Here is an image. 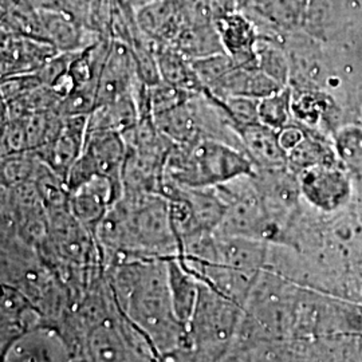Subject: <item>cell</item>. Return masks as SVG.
Listing matches in <instances>:
<instances>
[{"label":"cell","mask_w":362,"mask_h":362,"mask_svg":"<svg viewBox=\"0 0 362 362\" xmlns=\"http://www.w3.org/2000/svg\"><path fill=\"white\" fill-rule=\"evenodd\" d=\"M117 303L149 338L160 361H172L187 334L169 290L168 260L129 259L104 270Z\"/></svg>","instance_id":"obj_1"},{"label":"cell","mask_w":362,"mask_h":362,"mask_svg":"<svg viewBox=\"0 0 362 362\" xmlns=\"http://www.w3.org/2000/svg\"><path fill=\"white\" fill-rule=\"evenodd\" d=\"M255 164L240 148L216 140L173 144L164 176L182 188L215 187L240 176H254Z\"/></svg>","instance_id":"obj_2"},{"label":"cell","mask_w":362,"mask_h":362,"mask_svg":"<svg viewBox=\"0 0 362 362\" xmlns=\"http://www.w3.org/2000/svg\"><path fill=\"white\" fill-rule=\"evenodd\" d=\"M200 291L187 334L172 361H224L245 309L199 281Z\"/></svg>","instance_id":"obj_3"},{"label":"cell","mask_w":362,"mask_h":362,"mask_svg":"<svg viewBox=\"0 0 362 362\" xmlns=\"http://www.w3.org/2000/svg\"><path fill=\"white\" fill-rule=\"evenodd\" d=\"M118 202L127 218V242L121 262L149 258L168 260L177 257L179 242L164 196L151 192H124Z\"/></svg>","instance_id":"obj_4"},{"label":"cell","mask_w":362,"mask_h":362,"mask_svg":"<svg viewBox=\"0 0 362 362\" xmlns=\"http://www.w3.org/2000/svg\"><path fill=\"white\" fill-rule=\"evenodd\" d=\"M81 361H160L149 338L118 306L86 337Z\"/></svg>","instance_id":"obj_5"},{"label":"cell","mask_w":362,"mask_h":362,"mask_svg":"<svg viewBox=\"0 0 362 362\" xmlns=\"http://www.w3.org/2000/svg\"><path fill=\"white\" fill-rule=\"evenodd\" d=\"M297 176L302 199L321 212H337L351 199L353 180L339 163L305 169Z\"/></svg>","instance_id":"obj_6"},{"label":"cell","mask_w":362,"mask_h":362,"mask_svg":"<svg viewBox=\"0 0 362 362\" xmlns=\"http://www.w3.org/2000/svg\"><path fill=\"white\" fill-rule=\"evenodd\" d=\"M7 362L74 361V354L55 325H40L1 351Z\"/></svg>","instance_id":"obj_7"},{"label":"cell","mask_w":362,"mask_h":362,"mask_svg":"<svg viewBox=\"0 0 362 362\" xmlns=\"http://www.w3.org/2000/svg\"><path fill=\"white\" fill-rule=\"evenodd\" d=\"M121 197L110 179L97 175L70 189L69 209L93 235L113 204Z\"/></svg>","instance_id":"obj_8"},{"label":"cell","mask_w":362,"mask_h":362,"mask_svg":"<svg viewBox=\"0 0 362 362\" xmlns=\"http://www.w3.org/2000/svg\"><path fill=\"white\" fill-rule=\"evenodd\" d=\"M58 52L52 43L43 39L23 34L3 33L1 78L37 73Z\"/></svg>","instance_id":"obj_9"},{"label":"cell","mask_w":362,"mask_h":362,"mask_svg":"<svg viewBox=\"0 0 362 362\" xmlns=\"http://www.w3.org/2000/svg\"><path fill=\"white\" fill-rule=\"evenodd\" d=\"M139 81L140 77L129 45L112 39L110 50L98 79L97 106L129 94Z\"/></svg>","instance_id":"obj_10"},{"label":"cell","mask_w":362,"mask_h":362,"mask_svg":"<svg viewBox=\"0 0 362 362\" xmlns=\"http://www.w3.org/2000/svg\"><path fill=\"white\" fill-rule=\"evenodd\" d=\"M214 25L216 27L220 43L233 62L242 67H258L257 42L259 35L254 22L238 10H230L219 15Z\"/></svg>","instance_id":"obj_11"},{"label":"cell","mask_w":362,"mask_h":362,"mask_svg":"<svg viewBox=\"0 0 362 362\" xmlns=\"http://www.w3.org/2000/svg\"><path fill=\"white\" fill-rule=\"evenodd\" d=\"M88 125V115L64 117L62 129L58 137L50 145L34 151L38 153L40 160L45 161L62 179H65L66 182L73 164L83 152Z\"/></svg>","instance_id":"obj_12"},{"label":"cell","mask_w":362,"mask_h":362,"mask_svg":"<svg viewBox=\"0 0 362 362\" xmlns=\"http://www.w3.org/2000/svg\"><path fill=\"white\" fill-rule=\"evenodd\" d=\"M1 330H0V349H7L16 338L27 332L46 324L43 314L34 303L15 286L1 284Z\"/></svg>","instance_id":"obj_13"},{"label":"cell","mask_w":362,"mask_h":362,"mask_svg":"<svg viewBox=\"0 0 362 362\" xmlns=\"http://www.w3.org/2000/svg\"><path fill=\"white\" fill-rule=\"evenodd\" d=\"M83 152L95 165L97 173L110 179L122 196V173L127 160V144L118 132L88 130Z\"/></svg>","instance_id":"obj_14"},{"label":"cell","mask_w":362,"mask_h":362,"mask_svg":"<svg viewBox=\"0 0 362 362\" xmlns=\"http://www.w3.org/2000/svg\"><path fill=\"white\" fill-rule=\"evenodd\" d=\"M243 149L257 168H276L287 165V153L279 143L276 130L254 122L238 129Z\"/></svg>","instance_id":"obj_15"},{"label":"cell","mask_w":362,"mask_h":362,"mask_svg":"<svg viewBox=\"0 0 362 362\" xmlns=\"http://www.w3.org/2000/svg\"><path fill=\"white\" fill-rule=\"evenodd\" d=\"M269 247L270 242L260 239L242 236H218L216 263L245 272H262L266 267Z\"/></svg>","instance_id":"obj_16"},{"label":"cell","mask_w":362,"mask_h":362,"mask_svg":"<svg viewBox=\"0 0 362 362\" xmlns=\"http://www.w3.org/2000/svg\"><path fill=\"white\" fill-rule=\"evenodd\" d=\"M194 95L184 104L153 116L157 129L173 144L194 143L203 140Z\"/></svg>","instance_id":"obj_17"},{"label":"cell","mask_w":362,"mask_h":362,"mask_svg":"<svg viewBox=\"0 0 362 362\" xmlns=\"http://www.w3.org/2000/svg\"><path fill=\"white\" fill-rule=\"evenodd\" d=\"M169 290L173 310L177 320L185 327L194 317L199 299V279L188 272L177 257L168 259Z\"/></svg>","instance_id":"obj_18"},{"label":"cell","mask_w":362,"mask_h":362,"mask_svg":"<svg viewBox=\"0 0 362 362\" xmlns=\"http://www.w3.org/2000/svg\"><path fill=\"white\" fill-rule=\"evenodd\" d=\"M155 52L163 81L191 94L204 91L189 58L169 43H157Z\"/></svg>","instance_id":"obj_19"},{"label":"cell","mask_w":362,"mask_h":362,"mask_svg":"<svg viewBox=\"0 0 362 362\" xmlns=\"http://www.w3.org/2000/svg\"><path fill=\"white\" fill-rule=\"evenodd\" d=\"M140 119V109L129 93L112 103L97 106L89 115L88 130H112L122 134Z\"/></svg>","instance_id":"obj_20"},{"label":"cell","mask_w":362,"mask_h":362,"mask_svg":"<svg viewBox=\"0 0 362 362\" xmlns=\"http://www.w3.org/2000/svg\"><path fill=\"white\" fill-rule=\"evenodd\" d=\"M337 163L339 161L334 144L327 143L324 136L310 127H306L303 140L294 149L287 152V167L296 175L317 165Z\"/></svg>","instance_id":"obj_21"},{"label":"cell","mask_w":362,"mask_h":362,"mask_svg":"<svg viewBox=\"0 0 362 362\" xmlns=\"http://www.w3.org/2000/svg\"><path fill=\"white\" fill-rule=\"evenodd\" d=\"M181 194L192 208L194 219L202 230L216 231L226 215L227 204L223 202L215 187L182 188Z\"/></svg>","instance_id":"obj_22"},{"label":"cell","mask_w":362,"mask_h":362,"mask_svg":"<svg viewBox=\"0 0 362 362\" xmlns=\"http://www.w3.org/2000/svg\"><path fill=\"white\" fill-rule=\"evenodd\" d=\"M339 164L345 168L353 182L362 185V127L345 125L333 137Z\"/></svg>","instance_id":"obj_23"},{"label":"cell","mask_w":362,"mask_h":362,"mask_svg":"<svg viewBox=\"0 0 362 362\" xmlns=\"http://www.w3.org/2000/svg\"><path fill=\"white\" fill-rule=\"evenodd\" d=\"M291 103L293 88L290 85L272 95L259 100V121L276 132L284 129L293 121Z\"/></svg>","instance_id":"obj_24"},{"label":"cell","mask_w":362,"mask_h":362,"mask_svg":"<svg viewBox=\"0 0 362 362\" xmlns=\"http://www.w3.org/2000/svg\"><path fill=\"white\" fill-rule=\"evenodd\" d=\"M40 161L34 151L1 156V187L13 188L33 181Z\"/></svg>","instance_id":"obj_25"},{"label":"cell","mask_w":362,"mask_h":362,"mask_svg":"<svg viewBox=\"0 0 362 362\" xmlns=\"http://www.w3.org/2000/svg\"><path fill=\"white\" fill-rule=\"evenodd\" d=\"M254 10L272 25L296 26L303 11L305 0H251Z\"/></svg>","instance_id":"obj_26"},{"label":"cell","mask_w":362,"mask_h":362,"mask_svg":"<svg viewBox=\"0 0 362 362\" xmlns=\"http://www.w3.org/2000/svg\"><path fill=\"white\" fill-rule=\"evenodd\" d=\"M329 101L324 94L315 91H296L293 89V119L306 127L315 128L327 112Z\"/></svg>","instance_id":"obj_27"},{"label":"cell","mask_w":362,"mask_h":362,"mask_svg":"<svg viewBox=\"0 0 362 362\" xmlns=\"http://www.w3.org/2000/svg\"><path fill=\"white\" fill-rule=\"evenodd\" d=\"M258 67L281 85L287 86L290 79V64L285 52L272 40L260 38L257 42Z\"/></svg>","instance_id":"obj_28"},{"label":"cell","mask_w":362,"mask_h":362,"mask_svg":"<svg viewBox=\"0 0 362 362\" xmlns=\"http://www.w3.org/2000/svg\"><path fill=\"white\" fill-rule=\"evenodd\" d=\"M191 62L204 90L214 89L226 77V74L236 66L233 58L224 52L191 59Z\"/></svg>","instance_id":"obj_29"},{"label":"cell","mask_w":362,"mask_h":362,"mask_svg":"<svg viewBox=\"0 0 362 362\" xmlns=\"http://www.w3.org/2000/svg\"><path fill=\"white\" fill-rule=\"evenodd\" d=\"M148 94H149V107H151L152 116L168 112L170 109L184 104L194 95L188 91L170 85L163 79L153 86H149Z\"/></svg>","instance_id":"obj_30"},{"label":"cell","mask_w":362,"mask_h":362,"mask_svg":"<svg viewBox=\"0 0 362 362\" xmlns=\"http://www.w3.org/2000/svg\"><path fill=\"white\" fill-rule=\"evenodd\" d=\"M216 100L224 107L227 116L230 117L236 133L242 127L259 122V100L243 97V95H228L226 98H221V100L216 98Z\"/></svg>","instance_id":"obj_31"},{"label":"cell","mask_w":362,"mask_h":362,"mask_svg":"<svg viewBox=\"0 0 362 362\" xmlns=\"http://www.w3.org/2000/svg\"><path fill=\"white\" fill-rule=\"evenodd\" d=\"M42 81L39 79L37 73L31 74H21V76H11V77L1 78V103H11L30 91L42 86Z\"/></svg>","instance_id":"obj_32"}]
</instances>
